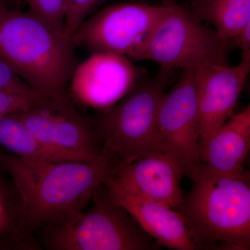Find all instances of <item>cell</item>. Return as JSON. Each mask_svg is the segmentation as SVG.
I'll use <instances>...</instances> for the list:
<instances>
[{
  "label": "cell",
  "instance_id": "obj_22",
  "mask_svg": "<svg viewBox=\"0 0 250 250\" xmlns=\"http://www.w3.org/2000/svg\"><path fill=\"white\" fill-rule=\"evenodd\" d=\"M236 45L241 51V62L246 65L250 71V16L237 41Z\"/></svg>",
  "mask_w": 250,
  "mask_h": 250
},
{
  "label": "cell",
  "instance_id": "obj_11",
  "mask_svg": "<svg viewBox=\"0 0 250 250\" xmlns=\"http://www.w3.org/2000/svg\"><path fill=\"white\" fill-rule=\"evenodd\" d=\"M202 148L207 140L233 116L250 75L240 62L210 65L194 71Z\"/></svg>",
  "mask_w": 250,
  "mask_h": 250
},
{
  "label": "cell",
  "instance_id": "obj_5",
  "mask_svg": "<svg viewBox=\"0 0 250 250\" xmlns=\"http://www.w3.org/2000/svg\"><path fill=\"white\" fill-rule=\"evenodd\" d=\"M90 210L62 225L38 230L48 250H155L159 246L134 218L108 196L104 185Z\"/></svg>",
  "mask_w": 250,
  "mask_h": 250
},
{
  "label": "cell",
  "instance_id": "obj_15",
  "mask_svg": "<svg viewBox=\"0 0 250 250\" xmlns=\"http://www.w3.org/2000/svg\"><path fill=\"white\" fill-rule=\"evenodd\" d=\"M0 167V250H36L41 246L26 225L16 184Z\"/></svg>",
  "mask_w": 250,
  "mask_h": 250
},
{
  "label": "cell",
  "instance_id": "obj_24",
  "mask_svg": "<svg viewBox=\"0 0 250 250\" xmlns=\"http://www.w3.org/2000/svg\"><path fill=\"white\" fill-rule=\"evenodd\" d=\"M246 165L248 166V168L250 170V149L249 151V153H248V155L247 156V159L246 160Z\"/></svg>",
  "mask_w": 250,
  "mask_h": 250
},
{
  "label": "cell",
  "instance_id": "obj_12",
  "mask_svg": "<svg viewBox=\"0 0 250 250\" xmlns=\"http://www.w3.org/2000/svg\"><path fill=\"white\" fill-rule=\"evenodd\" d=\"M103 185L113 202L125 208L159 246L175 250L196 249L187 223L178 210L141 196L111 173Z\"/></svg>",
  "mask_w": 250,
  "mask_h": 250
},
{
  "label": "cell",
  "instance_id": "obj_10",
  "mask_svg": "<svg viewBox=\"0 0 250 250\" xmlns=\"http://www.w3.org/2000/svg\"><path fill=\"white\" fill-rule=\"evenodd\" d=\"M144 76L145 70L125 56L93 52L72 72L70 96L88 107L104 111L124 98Z\"/></svg>",
  "mask_w": 250,
  "mask_h": 250
},
{
  "label": "cell",
  "instance_id": "obj_23",
  "mask_svg": "<svg viewBox=\"0 0 250 250\" xmlns=\"http://www.w3.org/2000/svg\"><path fill=\"white\" fill-rule=\"evenodd\" d=\"M14 1L15 0H0V5H1V6H6V7L14 9L12 6Z\"/></svg>",
  "mask_w": 250,
  "mask_h": 250
},
{
  "label": "cell",
  "instance_id": "obj_4",
  "mask_svg": "<svg viewBox=\"0 0 250 250\" xmlns=\"http://www.w3.org/2000/svg\"><path fill=\"white\" fill-rule=\"evenodd\" d=\"M175 70L160 67L144 76L114 106L93 121L103 156L114 167L163 150L158 114L161 100L175 82Z\"/></svg>",
  "mask_w": 250,
  "mask_h": 250
},
{
  "label": "cell",
  "instance_id": "obj_25",
  "mask_svg": "<svg viewBox=\"0 0 250 250\" xmlns=\"http://www.w3.org/2000/svg\"><path fill=\"white\" fill-rule=\"evenodd\" d=\"M249 77L250 78V75H249ZM248 85H249V91H250V81L249 82V83H248Z\"/></svg>",
  "mask_w": 250,
  "mask_h": 250
},
{
  "label": "cell",
  "instance_id": "obj_7",
  "mask_svg": "<svg viewBox=\"0 0 250 250\" xmlns=\"http://www.w3.org/2000/svg\"><path fill=\"white\" fill-rule=\"evenodd\" d=\"M13 115L61 161H108L103 156L93 121L76 111L69 95L45 96L33 107Z\"/></svg>",
  "mask_w": 250,
  "mask_h": 250
},
{
  "label": "cell",
  "instance_id": "obj_13",
  "mask_svg": "<svg viewBox=\"0 0 250 250\" xmlns=\"http://www.w3.org/2000/svg\"><path fill=\"white\" fill-rule=\"evenodd\" d=\"M113 174L125 187L141 196L174 209L183 202V174L170 156L157 152L113 167Z\"/></svg>",
  "mask_w": 250,
  "mask_h": 250
},
{
  "label": "cell",
  "instance_id": "obj_16",
  "mask_svg": "<svg viewBox=\"0 0 250 250\" xmlns=\"http://www.w3.org/2000/svg\"><path fill=\"white\" fill-rule=\"evenodd\" d=\"M191 3L197 18L236 45L250 16V0H192Z\"/></svg>",
  "mask_w": 250,
  "mask_h": 250
},
{
  "label": "cell",
  "instance_id": "obj_14",
  "mask_svg": "<svg viewBox=\"0 0 250 250\" xmlns=\"http://www.w3.org/2000/svg\"><path fill=\"white\" fill-rule=\"evenodd\" d=\"M250 149V103L207 140L202 151L204 167L217 173H238L245 169Z\"/></svg>",
  "mask_w": 250,
  "mask_h": 250
},
{
  "label": "cell",
  "instance_id": "obj_19",
  "mask_svg": "<svg viewBox=\"0 0 250 250\" xmlns=\"http://www.w3.org/2000/svg\"><path fill=\"white\" fill-rule=\"evenodd\" d=\"M24 1L29 6V11L45 21L56 32L64 36L65 0Z\"/></svg>",
  "mask_w": 250,
  "mask_h": 250
},
{
  "label": "cell",
  "instance_id": "obj_21",
  "mask_svg": "<svg viewBox=\"0 0 250 250\" xmlns=\"http://www.w3.org/2000/svg\"><path fill=\"white\" fill-rule=\"evenodd\" d=\"M0 91L32 93V89L27 82L21 78L4 61L0 59Z\"/></svg>",
  "mask_w": 250,
  "mask_h": 250
},
{
  "label": "cell",
  "instance_id": "obj_17",
  "mask_svg": "<svg viewBox=\"0 0 250 250\" xmlns=\"http://www.w3.org/2000/svg\"><path fill=\"white\" fill-rule=\"evenodd\" d=\"M0 148L27 162L61 161L13 114L0 117Z\"/></svg>",
  "mask_w": 250,
  "mask_h": 250
},
{
  "label": "cell",
  "instance_id": "obj_2",
  "mask_svg": "<svg viewBox=\"0 0 250 250\" xmlns=\"http://www.w3.org/2000/svg\"><path fill=\"white\" fill-rule=\"evenodd\" d=\"M73 43L30 11L0 5V59L36 93L47 97L68 95L77 65Z\"/></svg>",
  "mask_w": 250,
  "mask_h": 250
},
{
  "label": "cell",
  "instance_id": "obj_6",
  "mask_svg": "<svg viewBox=\"0 0 250 250\" xmlns=\"http://www.w3.org/2000/svg\"><path fill=\"white\" fill-rule=\"evenodd\" d=\"M165 3L164 14L134 61H149L181 71L228 64L231 42L193 13L173 1Z\"/></svg>",
  "mask_w": 250,
  "mask_h": 250
},
{
  "label": "cell",
  "instance_id": "obj_9",
  "mask_svg": "<svg viewBox=\"0 0 250 250\" xmlns=\"http://www.w3.org/2000/svg\"><path fill=\"white\" fill-rule=\"evenodd\" d=\"M166 9V3L111 5L85 21L72 42L92 53L111 52L134 60Z\"/></svg>",
  "mask_w": 250,
  "mask_h": 250
},
{
  "label": "cell",
  "instance_id": "obj_20",
  "mask_svg": "<svg viewBox=\"0 0 250 250\" xmlns=\"http://www.w3.org/2000/svg\"><path fill=\"white\" fill-rule=\"evenodd\" d=\"M44 97L36 92L0 91V117L29 109Z\"/></svg>",
  "mask_w": 250,
  "mask_h": 250
},
{
  "label": "cell",
  "instance_id": "obj_1",
  "mask_svg": "<svg viewBox=\"0 0 250 250\" xmlns=\"http://www.w3.org/2000/svg\"><path fill=\"white\" fill-rule=\"evenodd\" d=\"M0 167L16 184L24 222L34 234L76 218L113 168L107 161L27 162L1 148Z\"/></svg>",
  "mask_w": 250,
  "mask_h": 250
},
{
  "label": "cell",
  "instance_id": "obj_8",
  "mask_svg": "<svg viewBox=\"0 0 250 250\" xmlns=\"http://www.w3.org/2000/svg\"><path fill=\"white\" fill-rule=\"evenodd\" d=\"M194 71H182L164 94L158 114L163 150L192 181L204 167Z\"/></svg>",
  "mask_w": 250,
  "mask_h": 250
},
{
  "label": "cell",
  "instance_id": "obj_18",
  "mask_svg": "<svg viewBox=\"0 0 250 250\" xmlns=\"http://www.w3.org/2000/svg\"><path fill=\"white\" fill-rule=\"evenodd\" d=\"M106 0H65L64 37L72 42L74 35L88 16ZM73 43V42H72Z\"/></svg>",
  "mask_w": 250,
  "mask_h": 250
},
{
  "label": "cell",
  "instance_id": "obj_3",
  "mask_svg": "<svg viewBox=\"0 0 250 250\" xmlns=\"http://www.w3.org/2000/svg\"><path fill=\"white\" fill-rule=\"evenodd\" d=\"M177 210L197 248L250 250V170L220 174L203 167Z\"/></svg>",
  "mask_w": 250,
  "mask_h": 250
}]
</instances>
